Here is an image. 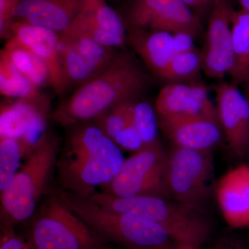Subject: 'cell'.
I'll return each mask as SVG.
<instances>
[{
  "instance_id": "obj_1",
  "label": "cell",
  "mask_w": 249,
  "mask_h": 249,
  "mask_svg": "<svg viewBox=\"0 0 249 249\" xmlns=\"http://www.w3.org/2000/svg\"><path fill=\"white\" fill-rule=\"evenodd\" d=\"M70 127L57 160L58 187L89 198L96 187L114 178L124 159L121 149L93 121Z\"/></svg>"
},
{
  "instance_id": "obj_2",
  "label": "cell",
  "mask_w": 249,
  "mask_h": 249,
  "mask_svg": "<svg viewBox=\"0 0 249 249\" xmlns=\"http://www.w3.org/2000/svg\"><path fill=\"white\" fill-rule=\"evenodd\" d=\"M147 83L146 73L133 54L117 53L103 71L60 103L53 119L65 127L94 121L116 105L134 101Z\"/></svg>"
},
{
  "instance_id": "obj_3",
  "label": "cell",
  "mask_w": 249,
  "mask_h": 249,
  "mask_svg": "<svg viewBox=\"0 0 249 249\" xmlns=\"http://www.w3.org/2000/svg\"><path fill=\"white\" fill-rule=\"evenodd\" d=\"M55 190L62 202L108 244L125 249H172L178 245L164 228L155 223L104 209L58 186Z\"/></svg>"
},
{
  "instance_id": "obj_4",
  "label": "cell",
  "mask_w": 249,
  "mask_h": 249,
  "mask_svg": "<svg viewBox=\"0 0 249 249\" xmlns=\"http://www.w3.org/2000/svg\"><path fill=\"white\" fill-rule=\"evenodd\" d=\"M60 149L58 137L50 131L31 148L24 164L1 192L0 222L15 227L34 215L50 186Z\"/></svg>"
},
{
  "instance_id": "obj_5",
  "label": "cell",
  "mask_w": 249,
  "mask_h": 249,
  "mask_svg": "<svg viewBox=\"0 0 249 249\" xmlns=\"http://www.w3.org/2000/svg\"><path fill=\"white\" fill-rule=\"evenodd\" d=\"M22 237L27 249H109L49 186L40 205L24 223Z\"/></svg>"
},
{
  "instance_id": "obj_6",
  "label": "cell",
  "mask_w": 249,
  "mask_h": 249,
  "mask_svg": "<svg viewBox=\"0 0 249 249\" xmlns=\"http://www.w3.org/2000/svg\"><path fill=\"white\" fill-rule=\"evenodd\" d=\"M88 199L104 209L133 214L164 228L178 244L199 248L209 235L207 222L194 211L158 196H116L93 193Z\"/></svg>"
},
{
  "instance_id": "obj_7",
  "label": "cell",
  "mask_w": 249,
  "mask_h": 249,
  "mask_svg": "<svg viewBox=\"0 0 249 249\" xmlns=\"http://www.w3.org/2000/svg\"><path fill=\"white\" fill-rule=\"evenodd\" d=\"M165 176L170 199L197 211L212 189V153L175 146L167 155Z\"/></svg>"
},
{
  "instance_id": "obj_8",
  "label": "cell",
  "mask_w": 249,
  "mask_h": 249,
  "mask_svg": "<svg viewBox=\"0 0 249 249\" xmlns=\"http://www.w3.org/2000/svg\"><path fill=\"white\" fill-rule=\"evenodd\" d=\"M167 155L160 143L145 146L124 160L109 182L100 187L116 196H151L170 199L166 184Z\"/></svg>"
},
{
  "instance_id": "obj_9",
  "label": "cell",
  "mask_w": 249,
  "mask_h": 249,
  "mask_svg": "<svg viewBox=\"0 0 249 249\" xmlns=\"http://www.w3.org/2000/svg\"><path fill=\"white\" fill-rule=\"evenodd\" d=\"M124 19L127 30L183 32L196 37L199 19L182 0H131Z\"/></svg>"
},
{
  "instance_id": "obj_10",
  "label": "cell",
  "mask_w": 249,
  "mask_h": 249,
  "mask_svg": "<svg viewBox=\"0 0 249 249\" xmlns=\"http://www.w3.org/2000/svg\"><path fill=\"white\" fill-rule=\"evenodd\" d=\"M231 0H213L201 52L203 71L211 78L230 74L233 66L232 20L234 12Z\"/></svg>"
},
{
  "instance_id": "obj_11",
  "label": "cell",
  "mask_w": 249,
  "mask_h": 249,
  "mask_svg": "<svg viewBox=\"0 0 249 249\" xmlns=\"http://www.w3.org/2000/svg\"><path fill=\"white\" fill-rule=\"evenodd\" d=\"M216 109L229 152L237 158L249 155V99L237 85L221 82L214 87Z\"/></svg>"
},
{
  "instance_id": "obj_12",
  "label": "cell",
  "mask_w": 249,
  "mask_h": 249,
  "mask_svg": "<svg viewBox=\"0 0 249 249\" xmlns=\"http://www.w3.org/2000/svg\"><path fill=\"white\" fill-rule=\"evenodd\" d=\"M158 122L162 132L176 147L211 152L222 141L219 121L207 116H158Z\"/></svg>"
},
{
  "instance_id": "obj_13",
  "label": "cell",
  "mask_w": 249,
  "mask_h": 249,
  "mask_svg": "<svg viewBox=\"0 0 249 249\" xmlns=\"http://www.w3.org/2000/svg\"><path fill=\"white\" fill-rule=\"evenodd\" d=\"M19 45L32 52L48 69L51 86L58 94L66 91V80L60 55V34L46 28L22 22H14L12 37Z\"/></svg>"
},
{
  "instance_id": "obj_14",
  "label": "cell",
  "mask_w": 249,
  "mask_h": 249,
  "mask_svg": "<svg viewBox=\"0 0 249 249\" xmlns=\"http://www.w3.org/2000/svg\"><path fill=\"white\" fill-rule=\"evenodd\" d=\"M155 109L158 116H205L219 121L209 89L201 83L165 85L156 100Z\"/></svg>"
},
{
  "instance_id": "obj_15",
  "label": "cell",
  "mask_w": 249,
  "mask_h": 249,
  "mask_svg": "<svg viewBox=\"0 0 249 249\" xmlns=\"http://www.w3.org/2000/svg\"><path fill=\"white\" fill-rule=\"evenodd\" d=\"M83 0H21L15 22H22L62 34L78 17Z\"/></svg>"
},
{
  "instance_id": "obj_16",
  "label": "cell",
  "mask_w": 249,
  "mask_h": 249,
  "mask_svg": "<svg viewBox=\"0 0 249 249\" xmlns=\"http://www.w3.org/2000/svg\"><path fill=\"white\" fill-rule=\"evenodd\" d=\"M216 195L231 227H249V165L241 164L224 174L217 183Z\"/></svg>"
},
{
  "instance_id": "obj_17",
  "label": "cell",
  "mask_w": 249,
  "mask_h": 249,
  "mask_svg": "<svg viewBox=\"0 0 249 249\" xmlns=\"http://www.w3.org/2000/svg\"><path fill=\"white\" fill-rule=\"evenodd\" d=\"M127 42L159 78L175 55L173 34L166 31L128 30Z\"/></svg>"
},
{
  "instance_id": "obj_18",
  "label": "cell",
  "mask_w": 249,
  "mask_h": 249,
  "mask_svg": "<svg viewBox=\"0 0 249 249\" xmlns=\"http://www.w3.org/2000/svg\"><path fill=\"white\" fill-rule=\"evenodd\" d=\"M0 92L11 99L32 102L48 101L41 93L40 88L18 71L2 49L0 52Z\"/></svg>"
},
{
  "instance_id": "obj_19",
  "label": "cell",
  "mask_w": 249,
  "mask_h": 249,
  "mask_svg": "<svg viewBox=\"0 0 249 249\" xmlns=\"http://www.w3.org/2000/svg\"><path fill=\"white\" fill-rule=\"evenodd\" d=\"M233 66L229 76L235 85L247 83L249 78V11L234 12L232 20Z\"/></svg>"
},
{
  "instance_id": "obj_20",
  "label": "cell",
  "mask_w": 249,
  "mask_h": 249,
  "mask_svg": "<svg viewBox=\"0 0 249 249\" xmlns=\"http://www.w3.org/2000/svg\"><path fill=\"white\" fill-rule=\"evenodd\" d=\"M14 67L38 88L51 85L50 74L43 62L13 37L2 49Z\"/></svg>"
},
{
  "instance_id": "obj_21",
  "label": "cell",
  "mask_w": 249,
  "mask_h": 249,
  "mask_svg": "<svg viewBox=\"0 0 249 249\" xmlns=\"http://www.w3.org/2000/svg\"><path fill=\"white\" fill-rule=\"evenodd\" d=\"M60 55L62 71L68 88H79L101 71L60 38Z\"/></svg>"
},
{
  "instance_id": "obj_22",
  "label": "cell",
  "mask_w": 249,
  "mask_h": 249,
  "mask_svg": "<svg viewBox=\"0 0 249 249\" xmlns=\"http://www.w3.org/2000/svg\"><path fill=\"white\" fill-rule=\"evenodd\" d=\"M32 147L15 137L0 139V191H3L19 171L20 161Z\"/></svg>"
},
{
  "instance_id": "obj_23",
  "label": "cell",
  "mask_w": 249,
  "mask_h": 249,
  "mask_svg": "<svg viewBox=\"0 0 249 249\" xmlns=\"http://www.w3.org/2000/svg\"><path fill=\"white\" fill-rule=\"evenodd\" d=\"M79 16L105 30L127 37L124 19L107 0H83Z\"/></svg>"
},
{
  "instance_id": "obj_24",
  "label": "cell",
  "mask_w": 249,
  "mask_h": 249,
  "mask_svg": "<svg viewBox=\"0 0 249 249\" xmlns=\"http://www.w3.org/2000/svg\"><path fill=\"white\" fill-rule=\"evenodd\" d=\"M60 40L76 49L100 71H103L115 58V49L96 43L86 36L70 30L60 34Z\"/></svg>"
},
{
  "instance_id": "obj_25",
  "label": "cell",
  "mask_w": 249,
  "mask_h": 249,
  "mask_svg": "<svg viewBox=\"0 0 249 249\" xmlns=\"http://www.w3.org/2000/svg\"><path fill=\"white\" fill-rule=\"evenodd\" d=\"M203 70L201 52L197 49L177 53L160 76L169 83H188L192 81Z\"/></svg>"
},
{
  "instance_id": "obj_26",
  "label": "cell",
  "mask_w": 249,
  "mask_h": 249,
  "mask_svg": "<svg viewBox=\"0 0 249 249\" xmlns=\"http://www.w3.org/2000/svg\"><path fill=\"white\" fill-rule=\"evenodd\" d=\"M132 122L145 146L160 143L158 140L160 126L157 111L150 103L145 101H134Z\"/></svg>"
},
{
  "instance_id": "obj_27",
  "label": "cell",
  "mask_w": 249,
  "mask_h": 249,
  "mask_svg": "<svg viewBox=\"0 0 249 249\" xmlns=\"http://www.w3.org/2000/svg\"><path fill=\"white\" fill-rule=\"evenodd\" d=\"M134 101H124L106 111L93 121L107 137L114 140L132 121Z\"/></svg>"
},
{
  "instance_id": "obj_28",
  "label": "cell",
  "mask_w": 249,
  "mask_h": 249,
  "mask_svg": "<svg viewBox=\"0 0 249 249\" xmlns=\"http://www.w3.org/2000/svg\"><path fill=\"white\" fill-rule=\"evenodd\" d=\"M67 30L86 36L96 43L112 49L123 47L127 42V37L118 35L98 27L79 15Z\"/></svg>"
},
{
  "instance_id": "obj_29",
  "label": "cell",
  "mask_w": 249,
  "mask_h": 249,
  "mask_svg": "<svg viewBox=\"0 0 249 249\" xmlns=\"http://www.w3.org/2000/svg\"><path fill=\"white\" fill-rule=\"evenodd\" d=\"M113 142L121 150L132 153L140 151L145 147L142 137L134 127L132 121L116 136Z\"/></svg>"
},
{
  "instance_id": "obj_30",
  "label": "cell",
  "mask_w": 249,
  "mask_h": 249,
  "mask_svg": "<svg viewBox=\"0 0 249 249\" xmlns=\"http://www.w3.org/2000/svg\"><path fill=\"white\" fill-rule=\"evenodd\" d=\"M21 0H0V37L8 40L12 37L15 14Z\"/></svg>"
},
{
  "instance_id": "obj_31",
  "label": "cell",
  "mask_w": 249,
  "mask_h": 249,
  "mask_svg": "<svg viewBox=\"0 0 249 249\" xmlns=\"http://www.w3.org/2000/svg\"><path fill=\"white\" fill-rule=\"evenodd\" d=\"M14 227L0 222V249H27L24 237L16 232Z\"/></svg>"
},
{
  "instance_id": "obj_32",
  "label": "cell",
  "mask_w": 249,
  "mask_h": 249,
  "mask_svg": "<svg viewBox=\"0 0 249 249\" xmlns=\"http://www.w3.org/2000/svg\"><path fill=\"white\" fill-rule=\"evenodd\" d=\"M173 34L174 49L175 54L191 52L196 49L194 36L187 33L179 32Z\"/></svg>"
},
{
  "instance_id": "obj_33",
  "label": "cell",
  "mask_w": 249,
  "mask_h": 249,
  "mask_svg": "<svg viewBox=\"0 0 249 249\" xmlns=\"http://www.w3.org/2000/svg\"><path fill=\"white\" fill-rule=\"evenodd\" d=\"M213 249H247L240 241L233 238H224L219 241Z\"/></svg>"
},
{
  "instance_id": "obj_34",
  "label": "cell",
  "mask_w": 249,
  "mask_h": 249,
  "mask_svg": "<svg viewBox=\"0 0 249 249\" xmlns=\"http://www.w3.org/2000/svg\"><path fill=\"white\" fill-rule=\"evenodd\" d=\"M184 4L189 8L190 9H204L209 5H212L213 0H182Z\"/></svg>"
},
{
  "instance_id": "obj_35",
  "label": "cell",
  "mask_w": 249,
  "mask_h": 249,
  "mask_svg": "<svg viewBox=\"0 0 249 249\" xmlns=\"http://www.w3.org/2000/svg\"><path fill=\"white\" fill-rule=\"evenodd\" d=\"M242 6V9L249 11V0H238Z\"/></svg>"
},
{
  "instance_id": "obj_36",
  "label": "cell",
  "mask_w": 249,
  "mask_h": 249,
  "mask_svg": "<svg viewBox=\"0 0 249 249\" xmlns=\"http://www.w3.org/2000/svg\"><path fill=\"white\" fill-rule=\"evenodd\" d=\"M177 249H198L197 247L189 245H181L178 244Z\"/></svg>"
},
{
  "instance_id": "obj_37",
  "label": "cell",
  "mask_w": 249,
  "mask_h": 249,
  "mask_svg": "<svg viewBox=\"0 0 249 249\" xmlns=\"http://www.w3.org/2000/svg\"><path fill=\"white\" fill-rule=\"evenodd\" d=\"M247 83L248 84V87H247V88H248V98H249V80H247Z\"/></svg>"
},
{
  "instance_id": "obj_38",
  "label": "cell",
  "mask_w": 249,
  "mask_h": 249,
  "mask_svg": "<svg viewBox=\"0 0 249 249\" xmlns=\"http://www.w3.org/2000/svg\"><path fill=\"white\" fill-rule=\"evenodd\" d=\"M111 1H123V0H111Z\"/></svg>"
},
{
  "instance_id": "obj_39",
  "label": "cell",
  "mask_w": 249,
  "mask_h": 249,
  "mask_svg": "<svg viewBox=\"0 0 249 249\" xmlns=\"http://www.w3.org/2000/svg\"><path fill=\"white\" fill-rule=\"evenodd\" d=\"M177 247H178V246H177ZM177 247H176V248H175V249H177Z\"/></svg>"
},
{
  "instance_id": "obj_40",
  "label": "cell",
  "mask_w": 249,
  "mask_h": 249,
  "mask_svg": "<svg viewBox=\"0 0 249 249\" xmlns=\"http://www.w3.org/2000/svg\"></svg>"
}]
</instances>
